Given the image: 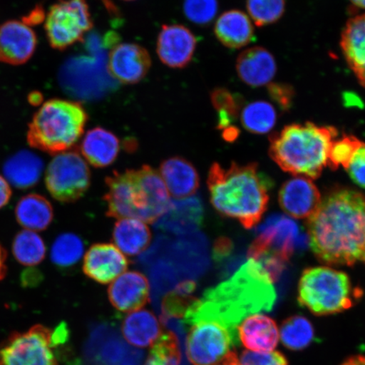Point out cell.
<instances>
[{
  "label": "cell",
  "instance_id": "484cf974",
  "mask_svg": "<svg viewBox=\"0 0 365 365\" xmlns=\"http://www.w3.org/2000/svg\"><path fill=\"white\" fill-rule=\"evenodd\" d=\"M162 331L157 317L145 309L130 313L122 323L123 336L130 344L138 348L153 345Z\"/></svg>",
  "mask_w": 365,
  "mask_h": 365
},
{
  "label": "cell",
  "instance_id": "9a60e30c",
  "mask_svg": "<svg viewBox=\"0 0 365 365\" xmlns=\"http://www.w3.org/2000/svg\"><path fill=\"white\" fill-rule=\"evenodd\" d=\"M132 350L110 326L98 325L90 332L85 357L90 365H121Z\"/></svg>",
  "mask_w": 365,
  "mask_h": 365
},
{
  "label": "cell",
  "instance_id": "60d3db41",
  "mask_svg": "<svg viewBox=\"0 0 365 365\" xmlns=\"http://www.w3.org/2000/svg\"><path fill=\"white\" fill-rule=\"evenodd\" d=\"M346 170L355 184L365 189V144L355 153Z\"/></svg>",
  "mask_w": 365,
  "mask_h": 365
},
{
  "label": "cell",
  "instance_id": "7c38bea8",
  "mask_svg": "<svg viewBox=\"0 0 365 365\" xmlns=\"http://www.w3.org/2000/svg\"><path fill=\"white\" fill-rule=\"evenodd\" d=\"M54 349L52 331L36 325L0 344V365H59Z\"/></svg>",
  "mask_w": 365,
  "mask_h": 365
},
{
  "label": "cell",
  "instance_id": "74e56055",
  "mask_svg": "<svg viewBox=\"0 0 365 365\" xmlns=\"http://www.w3.org/2000/svg\"><path fill=\"white\" fill-rule=\"evenodd\" d=\"M212 103L218 113H225L232 120L238 118L243 107V98L240 96L232 94L230 91L225 88L214 90L211 95Z\"/></svg>",
  "mask_w": 365,
  "mask_h": 365
},
{
  "label": "cell",
  "instance_id": "f35d334b",
  "mask_svg": "<svg viewBox=\"0 0 365 365\" xmlns=\"http://www.w3.org/2000/svg\"><path fill=\"white\" fill-rule=\"evenodd\" d=\"M240 365H289L285 356L279 352H249L241 354Z\"/></svg>",
  "mask_w": 365,
  "mask_h": 365
},
{
  "label": "cell",
  "instance_id": "3957f363",
  "mask_svg": "<svg viewBox=\"0 0 365 365\" xmlns=\"http://www.w3.org/2000/svg\"><path fill=\"white\" fill-rule=\"evenodd\" d=\"M207 185L217 211L237 219L246 230L257 225L267 211L271 181L259 171L257 163H232L228 168L213 163Z\"/></svg>",
  "mask_w": 365,
  "mask_h": 365
},
{
  "label": "cell",
  "instance_id": "30bf717a",
  "mask_svg": "<svg viewBox=\"0 0 365 365\" xmlns=\"http://www.w3.org/2000/svg\"><path fill=\"white\" fill-rule=\"evenodd\" d=\"M90 184L88 164L76 150L56 155L46 171V187L58 202H76L88 191Z\"/></svg>",
  "mask_w": 365,
  "mask_h": 365
},
{
  "label": "cell",
  "instance_id": "9c48e42d",
  "mask_svg": "<svg viewBox=\"0 0 365 365\" xmlns=\"http://www.w3.org/2000/svg\"><path fill=\"white\" fill-rule=\"evenodd\" d=\"M257 232V238L248 250L249 259L273 255L287 262L296 250H304L309 244L308 235L300 234L294 220L277 214L268 217Z\"/></svg>",
  "mask_w": 365,
  "mask_h": 365
},
{
  "label": "cell",
  "instance_id": "681fc988",
  "mask_svg": "<svg viewBox=\"0 0 365 365\" xmlns=\"http://www.w3.org/2000/svg\"><path fill=\"white\" fill-rule=\"evenodd\" d=\"M124 1H134V0H124Z\"/></svg>",
  "mask_w": 365,
  "mask_h": 365
},
{
  "label": "cell",
  "instance_id": "c3c4849f",
  "mask_svg": "<svg viewBox=\"0 0 365 365\" xmlns=\"http://www.w3.org/2000/svg\"><path fill=\"white\" fill-rule=\"evenodd\" d=\"M353 6L358 9H365V0H349Z\"/></svg>",
  "mask_w": 365,
  "mask_h": 365
},
{
  "label": "cell",
  "instance_id": "e575fe53",
  "mask_svg": "<svg viewBox=\"0 0 365 365\" xmlns=\"http://www.w3.org/2000/svg\"><path fill=\"white\" fill-rule=\"evenodd\" d=\"M285 0H246L251 19L259 27L273 24L285 12Z\"/></svg>",
  "mask_w": 365,
  "mask_h": 365
},
{
  "label": "cell",
  "instance_id": "b9f144b4",
  "mask_svg": "<svg viewBox=\"0 0 365 365\" xmlns=\"http://www.w3.org/2000/svg\"><path fill=\"white\" fill-rule=\"evenodd\" d=\"M232 251V244L230 239L220 238L214 245L213 254L216 261L220 262L227 257Z\"/></svg>",
  "mask_w": 365,
  "mask_h": 365
},
{
  "label": "cell",
  "instance_id": "d6a6232c",
  "mask_svg": "<svg viewBox=\"0 0 365 365\" xmlns=\"http://www.w3.org/2000/svg\"><path fill=\"white\" fill-rule=\"evenodd\" d=\"M84 253L83 241L74 234L66 232L59 235L53 242L51 259L56 266L63 268L74 266Z\"/></svg>",
  "mask_w": 365,
  "mask_h": 365
},
{
  "label": "cell",
  "instance_id": "d6986e66",
  "mask_svg": "<svg viewBox=\"0 0 365 365\" xmlns=\"http://www.w3.org/2000/svg\"><path fill=\"white\" fill-rule=\"evenodd\" d=\"M108 293L109 301L118 312H137L149 301V282L143 273L124 272L109 286Z\"/></svg>",
  "mask_w": 365,
  "mask_h": 365
},
{
  "label": "cell",
  "instance_id": "f546056e",
  "mask_svg": "<svg viewBox=\"0 0 365 365\" xmlns=\"http://www.w3.org/2000/svg\"><path fill=\"white\" fill-rule=\"evenodd\" d=\"M46 245L38 232L22 230L16 235L12 244V253L16 261L23 266L35 267L46 257Z\"/></svg>",
  "mask_w": 365,
  "mask_h": 365
},
{
  "label": "cell",
  "instance_id": "8fae6325",
  "mask_svg": "<svg viewBox=\"0 0 365 365\" xmlns=\"http://www.w3.org/2000/svg\"><path fill=\"white\" fill-rule=\"evenodd\" d=\"M93 26L85 0H61L50 8L45 20L49 44L58 50L80 42Z\"/></svg>",
  "mask_w": 365,
  "mask_h": 365
},
{
  "label": "cell",
  "instance_id": "7dc6e473",
  "mask_svg": "<svg viewBox=\"0 0 365 365\" xmlns=\"http://www.w3.org/2000/svg\"><path fill=\"white\" fill-rule=\"evenodd\" d=\"M341 365H365V356H355Z\"/></svg>",
  "mask_w": 365,
  "mask_h": 365
},
{
  "label": "cell",
  "instance_id": "f6af8a7d",
  "mask_svg": "<svg viewBox=\"0 0 365 365\" xmlns=\"http://www.w3.org/2000/svg\"><path fill=\"white\" fill-rule=\"evenodd\" d=\"M217 365H240V359L237 357V354L235 351L228 354L225 359L219 362Z\"/></svg>",
  "mask_w": 365,
  "mask_h": 365
},
{
  "label": "cell",
  "instance_id": "ac0fdd59",
  "mask_svg": "<svg viewBox=\"0 0 365 365\" xmlns=\"http://www.w3.org/2000/svg\"><path fill=\"white\" fill-rule=\"evenodd\" d=\"M128 267L129 261L115 245L96 244L85 255L83 272L98 284H108L124 273Z\"/></svg>",
  "mask_w": 365,
  "mask_h": 365
},
{
  "label": "cell",
  "instance_id": "ee69618b",
  "mask_svg": "<svg viewBox=\"0 0 365 365\" xmlns=\"http://www.w3.org/2000/svg\"><path fill=\"white\" fill-rule=\"evenodd\" d=\"M7 252L4 246L0 244V281L3 280L7 273Z\"/></svg>",
  "mask_w": 365,
  "mask_h": 365
},
{
  "label": "cell",
  "instance_id": "ba28073f",
  "mask_svg": "<svg viewBox=\"0 0 365 365\" xmlns=\"http://www.w3.org/2000/svg\"><path fill=\"white\" fill-rule=\"evenodd\" d=\"M185 325L189 327L186 354L193 365L218 364L240 344L238 331L215 319L197 318Z\"/></svg>",
  "mask_w": 365,
  "mask_h": 365
},
{
  "label": "cell",
  "instance_id": "8d00e7d4",
  "mask_svg": "<svg viewBox=\"0 0 365 365\" xmlns=\"http://www.w3.org/2000/svg\"><path fill=\"white\" fill-rule=\"evenodd\" d=\"M217 0H185V15L195 24H209L217 16Z\"/></svg>",
  "mask_w": 365,
  "mask_h": 365
},
{
  "label": "cell",
  "instance_id": "f907efd6",
  "mask_svg": "<svg viewBox=\"0 0 365 365\" xmlns=\"http://www.w3.org/2000/svg\"><path fill=\"white\" fill-rule=\"evenodd\" d=\"M363 262L365 263V255H364V257L363 259Z\"/></svg>",
  "mask_w": 365,
  "mask_h": 365
},
{
  "label": "cell",
  "instance_id": "5b68a950",
  "mask_svg": "<svg viewBox=\"0 0 365 365\" xmlns=\"http://www.w3.org/2000/svg\"><path fill=\"white\" fill-rule=\"evenodd\" d=\"M339 131L312 122L287 125L270 136V157L282 170L316 180L328 165L330 150Z\"/></svg>",
  "mask_w": 365,
  "mask_h": 365
},
{
  "label": "cell",
  "instance_id": "7402d4cb",
  "mask_svg": "<svg viewBox=\"0 0 365 365\" xmlns=\"http://www.w3.org/2000/svg\"><path fill=\"white\" fill-rule=\"evenodd\" d=\"M160 175L173 197L185 199L195 194L200 186L197 170L188 160L173 157L164 160Z\"/></svg>",
  "mask_w": 365,
  "mask_h": 365
},
{
  "label": "cell",
  "instance_id": "bcb514c9",
  "mask_svg": "<svg viewBox=\"0 0 365 365\" xmlns=\"http://www.w3.org/2000/svg\"><path fill=\"white\" fill-rule=\"evenodd\" d=\"M239 135V130L235 127H228L223 132V137L228 141L235 140Z\"/></svg>",
  "mask_w": 365,
  "mask_h": 365
},
{
  "label": "cell",
  "instance_id": "4316f807",
  "mask_svg": "<svg viewBox=\"0 0 365 365\" xmlns=\"http://www.w3.org/2000/svg\"><path fill=\"white\" fill-rule=\"evenodd\" d=\"M43 170V160L29 150H21L4 163V173L9 184L25 190L34 186Z\"/></svg>",
  "mask_w": 365,
  "mask_h": 365
},
{
  "label": "cell",
  "instance_id": "f1b7e54d",
  "mask_svg": "<svg viewBox=\"0 0 365 365\" xmlns=\"http://www.w3.org/2000/svg\"><path fill=\"white\" fill-rule=\"evenodd\" d=\"M114 245L129 257H135L148 249L152 232L145 222L134 218L120 219L113 232Z\"/></svg>",
  "mask_w": 365,
  "mask_h": 365
},
{
  "label": "cell",
  "instance_id": "d590c367",
  "mask_svg": "<svg viewBox=\"0 0 365 365\" xmlns=\"http://www.w3.org/2000/svg\"><path fill=\"white\" fill-rule=\"evenodd\" d=\"M365 143L354 135H344L333 141L328 158V165L333 170L342 166L348 170L354 154Z\"/></svg>",
  "mask_w": 365,
  "mask_h": 365
},
{
  "label": "cell",
  "instance_id": "ffe728a7",
  "mask_svg": "<svg viewBox=\"0 0 365 365\" xmlns=\"http://www.w3.org/2000/svg\"><path fill=\"white\" fill-rule=\"evenodd\" d=\"M236 70L242 81L252 88L270 84L277 73L275 58L262 47L245 50L237 59Z\"/></svg>",
  "mask_w": 365,
  "mask_h": 365
},
{
  "label": "cell",
  "instance_id": "44dd1931",
  "mask_svg": "<svg viewBox=\"0 0 365 365\" xmlns=\"http://www.w3.org/2000/svg\"><path fill=\"white\" fill-rule=\"evenodd\" d=\"M242 344L252 352H271L279 341V330L275 322L263 314L245 318L238 327Z\"/></svg>",
  "mask_w": 365,
  "mask_h": 365
},
{
  "label": "cell",
  "instance_id": "ab89813d",
  "mask_svg": "<svg viewBox=\"0 0 365 365\" xmlns=\"http://www.w3.org/2000/svg\"><path fill=\"white\" fill-rule=\"evenodd\" d=\"M268 93L272 101L276 102L282 110H289L294 98V90L291 86L282 83H271L267 86Z\"/></svg>",
  "mask_w": 365,
  "mask_h": 365
},
{
  "label": "cell",
  "instance_id": "836d02e7",
  "mask_svg": "<svg viewBox=\"0 0 365 365\" xmlns=\"http://www.w3.org/2000/svg\"><path fill=\"white\" fill-rule=\"evenodd\" d=\"M179 339L173 332L163 333L150 350L145 365H180Z\"/></svg>",
  "mask_w": 365,
  "mask_h": 365
},
{
  "label": "cell",
  "instance_id": "277c9868",
  "mask_svg": "<svg viewBox=\"0 0 365 365\" xmlns=\"http://www.w3.org/2000/svg\"><path fill=\"white\" fill-rule=\"evenodd\" d=\"M107 216L157 222L170 207V193L160 173L150 166L138 170L114 171L106 180Z\"/></svg>",
  "mask_w": 365,
  "mask_h": 365
},
{
  "label": "cell",
  "instance_id": "5bb4252c",
  "mask_svg": "<svg viewBox=\"0 0 365 365\" xmlns=\"http://www.w3.org/2000/svg\"><path fill=\"white\" fill-rule=\"evenodd\" d=\"M196 44L192 31L185 26L163 25L158 38V56L168 67L182 68L192 61Z\"/></svg>",
  "mask_w": 365,
  "mask_h": 365
},
{
  "label": "cell",
  "instance_id": "7bdbcfd3",
  "mask_svg": "<svg viewBox=\"0 0 365 365\" xmlns=\"http://www.w3.org/2000/svg\"><path fill=\"white\" fill-rule=\"evenodd\" d=\"M12 195L11 185L6 178L0 175V209L6 207L10 202Z\"/></svg>",
  "mask_w": 365,
  "mask_h": 365
},
{
  "label": "cell",
  "instance_id": "7a4b0ae2",
  "mask_svg": "<svg viewBox=\"0 0 365 365\" xmlns=\"http://www.w3.org/2000/svg\"><path fill=\"white\" fill-rule=\"evenodd\" d=\"M273 284L261 264L249 259L230 279L205 291L191 309L196 317L217 319L238 330L251 314L271 312L277 298Z\"/></svg>",
  "mask_w": 365,
  "mask_h": 365
},
{
  "label": "cell",
  "instance_id": "4dcf8cb0",
  "mask_svg": "<svg viewBox=\"0 0 365 365\" xmlns=\"http://www.w3.org/2000/svg\"><path fill=\"white\" fill-rule=\"evenodd\" d=\"M276 122L275 108L266 101H257L246 105L241 113L242 125L252 134H267L275 126Z\"/></svg>",
  "mask_w": 365,
  "mask_h": 365
},
{
  "label": "cell",
  "instance_id": "6da1fadb",
  "mask_svg": "<svg viewBox=\"0 0 365 365\" xmlns=\"http://www.w3.org/2000/svg\"><path fill=\"white\" fill-rule=\"evenodd\" d=\"M309 244L319 262L352 267L365 255V196L339 188L322 200L307 221Z\"/></svg>",
  "mask_w": 365,
  "mask_h": 365
},
{
  "label": "cell",
  "instance_id": "1f68e13d",
  "mask_svg": "<svg viewBox=\"0 0 365 365\" xmlns=\"http://www.w3.org/2000/svg\"><path fill=\"white\" fill-rule=\"evenodd\" d=\"M280 339L287 349L301 351L307 349L314 340V330L308 319L295 316L287 319L280 329Z\"/></svg>",
  "mask_w": 365,
  "mask_h": 365
},
{
  "label": "cell",
  "instance_id": "4fadbf2b",
  "mask_svg": "<svg viewBox=\"0 0 365 365\" xmlns=\"http://www.w3.org/2000/svg\"><path fill=\"white\" fill-rule=\"evenodd\" d=\"M152 66L148 50L136 43H120L109 53V74L122 84L134 85L143 81Z\"/></svg>",
  "mask_w": 365,
  "mask_h": 365
},
{
  "label": "cell",
  "instance_id": "2e32d148",
  "mask_svg": "<svg viewBox=\"0 0 365 365\" xmlns=\"http://www.w3.org/2000/svg\"><path fill=\"white\" fill-rule=\"evenodd\" d=\"M38 43L35 31L24 21H9L0 26V62L21 66L33 57Z\"/></svg>",
  "mask_w": 365,
  "mask_h": 365
},
{
  "label": "cell",
  "instance_id": "e0dca14e",
  "mask_svg": "<svg viewBox=\"0 0 365 365\" xmlns=\"http://www.w3.org/2000/svg\"><path fill=\"white\" fill-rule=\"evenodd\" d=\"M322 195L314 182L302 176H296L282 185L279 191L280 207L297 219L309 218L322 203Z\"/></svg>",
  "mask_w": 365,
  "mask_h": 365
},
{
  "label": "cell",
  "instance_id": "8992f818",
  "mask_svg": "<svg viewBox=\"0 0 365 365\" xmlns=\"http://www.w3.org/2000/svg\"><path fill=\"white\" fill-rule=\"evenodd\" d=\"M88 120L80 103L48 100L34 114L29 125L27 143L31 148L50 154L66 152L83 135Z\"/></svg>",
  "mask_w": 365,
  "mask_h": 365
},
{
  "label": "cell",
  "instance_id": "52a82bcc",
  "mask_svg": "<svg viewBox=\"0 0 365 365\" xmlns=\"http://www.w3.org/2000/svg\"><path fill=\"white\" fill-rule=\"evenodd\" d=\"M362 294L345 272L317 267L305 269L301 276L298 300L316 316H328L350 309Z\"/></svg>",
  "mask_w": 365,
  "mask_h": 365
},
{
  "label": "cell",
  "instance_id": "cb8c5ba5",
  "mask_svg": "<svg viewBox=\"0 0 365 365\" xmlns=\"http://www.w3.org/2000/svg\"><path fill=\"white\" fill-rule=\"evenodd\" d=\"M120 150L118 137L102 127H96L86 134L81 145V153L91 165L105 168L115 161Z\"/></svg>",
  "mask_w": 365,
  "mask_h": 365
},
{
  "label": "cell",
  "instance_id": "603a6c76",
  "mask_svg": "<svg viewBox=\"0 0 365 365\" xmlns=\"http://www.w3.org/2000/svg\"><path fill=\"white\" fill-rule=\"evenodd\" d=\"M341 48L346 63L365 88V14L346 22L341 34Z\"/></svg>",
  "mask_w": 365,
  "mask_h": 365
},
{
  "label": "cell",
  "instance_id": "d4e9b609",
  "mask_svg": "<svg viewBox=\"0 0 365 365\" xmlns=\"http://www.w3.org/2000/svg\"><path fill=\"white\" fill-rule=\"evenodd\" d=\"M214 33L219 42L232 49L245 47L254 38L252 22L245 13L237 10L223 13L216 22Z\"/></svg>",
  "mask_w": 365,
  "mask_h": 365
},
{
  "label": "cell",
  "instance_id": "83f0119b",
  "mask_svg": "<svg viewBox=\"0 0 365 365\" xmlns=\"http://www.w3.org/2000/svg\"><path fill=\"white\" fill-rule=\"evenodd\" d=\"M15 215L16 221L24 230L41 232L47 230L53 219L51 203L43 195L31 193L18 202Z\"/></svg>",
  "mask_w": 365,
  "mask_h": 365
}]
</instances>
